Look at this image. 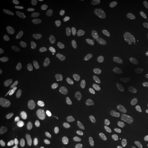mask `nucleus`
I'll return each mask as SVG.
<instances>
[{"label":"nucleus","instance_id":"nucleus-1","mask_svg":"<svg viewBox=\"0 0 148 148\" xmlns=\"http://www.w3.org/2000/svg\"><path fill=\"white\" fill-rule=\"evenodd\" d=\"M18 79L25 86H33L36 82L37 77L35 72L29 66L20 65L16 69Z\"/></svg>","mask_w":148,"mask_h":148},{"label":"nucleus","instance_id":"nucleus-2","mask_svg":"<svg viewBox=\"0 0 148 148\" xmlns=\"http://www.w3.org/2000/svg\"><path fill=\"white\" fill-rule=\"evenodd\" d=\"M39 32L42 38L51 45L61 47L64 44V40L59 32L45 27L40 28Z\"/></svg>","mask_w":148,"mask_h":148},{"label":"nucleus","instance_id":"nucleus-3","mask_svg":"<svg viewBox=\"0 0 148 148\" xmlns=\"http://www.w3.org/2000/svg\"><path fill=\"white\" fill-rule=\"evenodd\" d=\"M104 51L100 47L92 46L82 48L80 50V55L84 60H95L103 57Z\"/></svg>","mask_w":148,"mask_h":148},{"label":"nucleus","instance_id":"nucleus-4","mask_svg":"<svg viewBox=\"0 0 148 148\" xmlns=\"http://www.w3.org/2000/svg\"><path fill=\"white\" fill-rule=\"evenodd\" d=\"M123 101L127 108L134 110L138 106L139 98L134 89L131 87H127L125 89L123 94Z\"/></svg>","mask_w":148,"mask_h":148},{"label":"nucleus","instance_id":"nucleus-5","mask_svg":"<svg viewBox=\"0 0 148 148\" xmlns=\"http://www.w3.org/2000/svg\"><path fill=\"white\" fill-rule=\"evenodd\" d=\"M58 86V79L56 77L53 76L49 78L42 86L39 92V95L42 98L50 97L54 93Z\"/></svg>","mask_w":148,"mask_h":148},{"label":"nucleus","instance_id":"nucleus-6","mask_svg":"<svg viewBox=\"0 0 148 148\" xmlns=\"http://www.w3.org/2000/svg\"><path fill=\"white\" fill-rule=\"evenodd\" d=\"M83 93L92 99L101 97L105 92V88L100 84L84 85L82 88Z\"/></svg>","mask_w":148,"mask_h":148},{"label":"nucleus","instance_id":"nucleus-7","mask_svg":"<svg viewBox=\"0 0 148 148\" xmlns=\"http://www.w3.org/2000/svg\"><path fill=\"white\" fill-rule=\"evenodd\" d=\"M7 27L12 32L19 35V36L26 37L28 38H34L35 34L34 32L24 25H20L16 23H9L7 24Z\"/></svg>","mask_w":148,"mask_h":148},{"label":"nucleus","instance_id":"nucleus-8","mask_svg":"<svg viewBox=\"0 0 148 148\" xmlns=\"http://www.w3.org/2000/svg\"><path fill=\"white\" fill-rule=\"evenodd\" d=\"M132 31V25L127 23H121L116 28V38L119 41H127L131 38Z\"/></svg>","mask_w":148,"mask_h":148},{"label":"nucleus","instance_id":"nucleus-9","mask_svg":"<svg viewBox=\"0 0 148 148\" xmlns=\"http://www.w3.org/2000/svg\"><path fill=\"white\" fill-rule=\"evenodd\" d=\"M99 37L97 32L92 30H86L81 32L77 37V41L82 43H91L95 42Z\"/></svg>","mask_w":148,"mask_h":148},{"label":"nucleus","instance_id":"nucleus-10","mask_svg":"<svg viewBox=\"0 0 148 148\" xmlns=\"http://www.w3.org/2000/svg\"><path fill=\"white\" fill-rule=\"evenodd\" d=\"M77 117L78 120L82 123H87L91 117V112L87 106L82 103L77 105Z\"/></svg>","mask_w":148,"mask_h":148},{"label":"nucleus","instance_id":"nucleus-11","mask_svg":"<svg viewBox=\"0 0 148 148\" xmlns=\"http://www.w3.org/2000/svg\"><path fill=\"white\" fill-rule=\"evenodd\" d=\"M49 112L53 116L58 119H62L66 117L67 114V111L65 107L59 103H53L49 106Z\"/></svg>","mask_w":148,"mask_h":148},{"label":"nucleus","instance_id":"nucleus-12","mask_svg":"<svg viewBox=\"0 0 148 148\" xmlns=\"http://www.w3.org/2000/svg\"><path fill=\"white\" fill-rule=\"evenodd\" d=\"M29 121L34 126L40 129H47L50 126V123L43 116L38 114H32L29 118Z\"/></svg>","mask_w":148,"mask_h":148},{"label":"nucleus","instance_id":"nucleus-13","mask_svg":"<svg viewBox=\"0 0 148 148\" xmlns=\"http://www.w3.org/2000/svg\"><path fill=\"white\" fill-rule=\"evenodd\" d=\"M120 18V14L113 10L108 11L102 16L103 23L106 25H112L117 23Z\"/></svg>","mask_w":148,"mask_h":148},{"label":"nucleus","instance_id":"nucleus-14","mask_svg":"<svg viewBox=\"0 0 148 148\" xmlns=\"http://www.w3.org/2000/svg\"><path fill=\"white\" fill-rule=\"evenodd\" d=\"M117 126V122L112 118H104L101 119L98 123V127L102 131H107L109 130L114 129Z\"/></svg>","mask_w":148,"mask_h":148},{"label":"nucleus","instance_id":"nucleus-15","mask_svg":"<svg viewBox=\"0 0 148 148\" xmlns=\"http://www.w3.org/2000/svg\"><path fill=\"white\" fill-rule=\"evenodd\" d=\"M8 95L11 100L14 103H20L25 99V96L23 92L16 86H12L10 88L8 92Z\"/></svg>","mask_w":148,"mask_h":148},{"label":"nucleus","instance_id":"nucleus-16","mask_svg":"<svg viewBox=\"0 0 148 148\" xmlns=\"http://www.w3.org/2000/svg\"><path fill=\"white\" fill-rule=\"evenodd\" d=\"M122 124L125 128L132 132H137L139 130V125L137 121L130 116H125L122 121Z\"/></svg>","mask_w":148,"mask_h":148},{"label":"nucleus","instance_id":"nucleus-17","mask_svg":"<svg viewBox=\"0 0 148 148\" xmlns=\"http://www.w3.org/2000/svg\"><path fill=\"white\" fill-rule=\"evenodd\" d=\"M78 8L82 13L90 14L93 9V3L90 0H79L78 1Z\"/></svg>","mask_w":148,"mask_h":148},{"label":"nucleus","instance_id":"nucleus-18","mask_svg":"<svg viewBox=\"0 0 148 148\" xmlns=\"http://www.w3.org/2000/svg\"><path fill=\"white\" fill-rule=\"evenodd\" d=\"M31 5L36 10L44 12L48 10L49 5L46 1L43 0H32L31 2Z\"/></svg>","mask_w":148,"mask_h":148},{"label":"nucleus","instance_id":"nucleus-19","mask_svg":"<svg viewBox=\"0 0 148 148\" xmlns=\"http://www.w3.org/2000/svg\"><path fill=\"white\" fill-rule=\"evenodd\" d=\"M37 19L40 21L45 22V23H57L60 21L58 16L54 15H45V14L38 15Z\"/></svg>","mask_w":148,"mask_h":148},{"label":"nucleus","instance_id":"nucleus-20","mask_svg":"<svg viewBox=\"0 0 148 148\" xmlns=\"http://www.w3.org/2000/svg\"><path fill=\"white\" fill-rule=\"evenodd\" d=\"M138 60L143 67H148V51H140L138 53Z\"/></svg>","mask_w":148,"mask_h":148},{"label":"nucleus","instance_id":"nucleus-21","mask_svg":"<svg viewBox=\"0 0 148 148\" xmlns=\"http://www.w3.org/2000/svg\"><path fill=\"white\" fill-rule=\"evenodd\" d=\"M87 23L85 21L79 19H73L69 21V27L73 29H77V28H82V27H86Z\"/></svg>","mask_w":148,"mask_h":148},{"label":"nucleus","instance_id":"nucleus-22","mask_svg":"<svg viewBox=\"0 0 148 148\" xmlns=\"http://www.w3.org/2000/svg\"><path fill=\"white\" fill-rule=\"evenodd\" d=\"M10 131V126L7 123L1 121H0V134L3 135L7 134Z\"/></svg>","mask_w":148,"mask_h":148},{"label":"nucleus","instance_id":"nucleus-23","mask_svg":"<svg viewBox=\"0 0 148 148\" xmlns=\"http://www.w3.org/2000/svg\"><path fill=\"white\" fill-rule=\"evenodd\" d=\"M1 148H21V144L16 142H8L1 146Z\"/></svg>","mask_w":148,"mask_h":148},{"label":"nucleus","instance_id":"nucleus-24","mask_svg":"<svg viewBox=\"0 0 148 148\" xmlns=\"http://www.w3.org/2000/svg\"><path fill=\"white\" fill-rule=\"evenodd\" d=\"M140 140H141V142L144 144V145H146L148 147V134L147 133L142 135L141 137H140Z\"/></svg>","mask_w":148,"mask_h":148},{"label":"nucleus","instance_id":"nucleus-25","mask_svg":"<svg viewBox=\"0 0 148 148\" xmlns=\"http://www.w3.org/2000/svg\"><path fill=\"white\" fill-rule=\"evenodd\" d=\"M143 111L144 115H145V117L148 119V105H147V106H145V107H144Z\"/></svg>","mask_w":148,"mask_h":148},{"label":"nucleus","instance_id":"nucleus-26","mask_svg":"<svg viewBox=\"0 0 148 148\" xmlns=\"http://www.w3.org/2000/svg\"><path fill=\"white\" fill-rule=\"evenodd\" d=\"M96 1L98 3H106L108 2V0H96Z\"/></svg>","mask_w":148,"mask_h":148},{"label":"nucleus","instance_id":"nucleus-27","mask_svg":"<svg viewBox=\"0 0 148 148\" xmlns=\"http://www.w3.org/2000/svg\"><path fill=\"white\" fill-rule=\"evenodd\" d=\"M113 148H123V145H121V144L118 143V144H116V145L114 146Z\"/></svg>","mask_w":148,"mask_h":148},{"label":"nucleus","instance_id":"nucleus-28","mask_svg":"<svg viewBox=\"0 0 148 148\" xmlns=\"http://www.w3.org/2000/svg\"><path fill=\"white\" fill-rule=\"evenodd\" d=\"M132 136H135V134H132Z\"/></svg>","mask_w":148,"mask_h":148}]
</instances>
